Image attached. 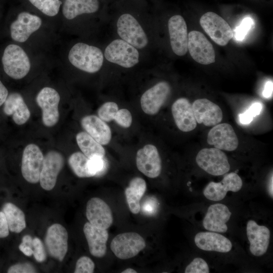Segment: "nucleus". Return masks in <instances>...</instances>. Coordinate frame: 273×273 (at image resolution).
<instances>
[{"label": "nucleus", "mask_w": 273, "mask_h": 273, "mask_svg": "<svg viewBox=\"0 0 273 273\" xmlns=\"http://www.w3.org/2000/svg\"><path fill=\"white\" fill-rule=\"evenodd\" d=\"M68 60L77 69L87 73H94L102 68L104 55L98 47L83 42H78L70 49Z\"/></svg>", "instance_id": "f257e3e1"}, {"label": "nucleus", "mask_w": 273, "mask_h": 273, "mask_svg": "<svg viewBox=\"0 0 273 273\" xmlns=\"http://www.w3.org/2000/svg\"><path fill=\"white\" fill-rule=\"evenodd\" d=\"M2 62L5 73L14 79L24 78L31 67L28 55L21 47L16 44H10L5 48Z\"/></svg>", "instance_id": "f03ea898"}, {"label": "nucleus", "mask_w": 273, "mask_h": 273, "mask_svg": "<svg viewBox=\"0 0 273 273\" xmlns=\"http://www.w3.org/2000/svg\"><path fill=\"white\" fill-rule=\"evenodd\" d=\"M104 56L110 62L129 68L139 63L140 54L136 48L122 39H117L107 46Z\"/></svg>", "instance_id": "7ed1b4c3"}, {"label": "nucleus", "mask_w": 273, "mask_h": 273, "mask_svg": "<svg viewBox=\"0 0 273 273\" xmlns=\"http://www.w3.org/2000/svg\"><path fill=\"white\" fill-rule=\"evenodd\" d=\"M117 31L120 38L136 49L148 43L147 35L137 20L130 14L121 15L117 21Z\"/></svg>", "instance_id": "20e7f679"}, {"label": "nucleus", "mask_w": 273, "mask_h": 273, "mask_svg": "<svg viewBox=\"0 0 273 273\" xmlns=\"http://www.w3.org/2000/svg\"><path fill=\"white\" fill-rule=\"evenodd\" d=\"M145 247L144 239L135 232L119 234L113 239L110 244V249L114 255L123 260L136 256Z\"/></svg>", "instance_id": "39448f33"}, {"label": "nucleus", "mask_w": 273, "mask_h": 273, "mask_svg": "<svg viewBox=\"0 0 273 273\" xmlns=\"http://www.w3.org/2000/svg\"><path fill=\"white\" fill-rule=\"evenodd\" d=\"M200 23L211 39L219 46H226L233 38V30L228 23L215 13L209 12L203 15Z\"/></svg>", "instance_id": "423d86ee"}, {"label": "nucleus", "mask_w": 273, "mask_h": 273, "mask_svg": "<svg viewBox=\"0 0 273 273\" xmlns=\"http://www.w3.org/2000/svg\"><path fill=\"white\" fill-rule=\"evenodd\" d=\"M196 161L201 169L212 175H223L230 169L226 154L216 148L201 150L196 156Z\"/></svg>", "instance_id": "0eeeda50"}, {"label": "nucleus", "mask_w": 273, "mask_h": 273, "mask_svg": "<svg viewBox=\"0 0 273 273\" xmlns=\"http://www.w3.org/2000/svg\"><path fill=\"white\" fill-rule=\"evenodd\" d=\"M60 100L59 93L50 87H44L38 93L36 101L42 110V120L45 126L52 127L58 122Z\"/></svg>", "instance_id": "6e6552de"}, {"label": "nucleus", "mask_w": 273, "mask_h": 273, "mask_svg": "<svg viewBox=\"0 0 273 273\" xmlns=\"http://www.w3.org/2000/svg\"><path fill=\"white\" fill-rule=\"evenodd\" d=\"M171 92L169 84L165 81H160L146 90L140 100L143 112L149 115L158 113Z\"/></svg>", "instance_id": "1a4fd4ad"}, {"label": "nucleus", "mask_w": 273, "mask_h": 273, "mask_svg": "<svg viewBox=\"0 0 273 273\" xmlns=\"http://www.w3.org/2000/svg\"><path fill=\"white\" fill-rule=\"evenodd\" d=\"M44 157L39 148L35 144L28 145L24 149L21 163V172L28 183L39 181Z\"/></svg>", "instance_id": "9d476101"}, {"label": "nucleus", "mask_w": 273, "mask_h": 273, "mask_svg": "<svg viewBox=\"0 0 273 273\" xmlns=\"http://www.w3.org/2000/svg\"><path fill=\"white\" fill-rule=\"evenodd\" d=\"M188 50L192 58L200 64L208 65L215 61L212 44L200 31L193 30L188 34Z\"/></svg>", "instance_id": "9b49d317"}, {"label": "nucleus", "mask_w": 273, "mask_h": 273, "mask_svg": "<svg viewBox=\"0 0 273 273\" xmlns=\"http://www.w3.org/2000/svg\"><path fill=\"white\" fill-rule=\"evenodd\" d=\"M136 165L140 172L149 178L159 176L161 172L162 162L156 146L147 144L140 149L136 152Z\"/></svg>", "instance_id": "f8f14e48"}, {"label": "nucleus", "mask_w": 273, "mask_h": 273, "mask_svg": "<svg viewBox=\"0 0 273 273\" xmlns=\"http://www.w3.org/2000/svg\"><path fill=\"white\" fill-rule=\"evenodd\" d=\"M68 232L61 224L56 223L49 226L44 239L49 255L62 261L68 250Z\"/></svg>", "instance_id": "ddd939ff"}, {"label": "nucleus", "mask_w": 273, "mask_h": 273, "mask_svg": "<svg viewBox=\"0 0 273 273\" xmlns=\"http://www.w3.org/2000/svg\"><path fill=\"white\" fill-rule=\"evenodd\" d=\"M64 159L58 152L51 151L44 157L39 182L42 189L52 190L56 185L59 173L63 167Z\"/></svg>", "instance_id": "4468645a"}, {"label": "nucleus", "mask_w": 273, "mask_h": 273, "mask_svg": "<svg viewBox=\"0 0 273 273\" xmlns=\"http://www.w3.org/2000/svg\"><path fill=\"white\" fill-rule=\"evenodd\" d=\"M207 142L217 149L228 151L235 150L239 140L232 125L223 123L214 126L209 131Z\"/></svg>", "instance_id": "2eb2a0df"}, {"label": "nucleus", "mask_w": 273, "mask_h": 273, "mask_svg": "<svg viewBox=\"0 0 273 273\" xmlns=\"http://www.w3.org/2000/svg\"><path fill=\"white\" fill-rule=\"evenodd\" d=\"M41 24L42 20L38 16L27 12H21L10 25L11 36L16 41L24 42L39 29Z\"/></svg>", "instance_id": "dca6fc26"}, {"label": "nucleus", "mask_w": 273, "mask_h": 273, "mask_svg": "<svg viewBox=\"0 0 273 273\" xmlns=\"http://www.w3.org/2000/svg\"><path fill=\"white\" fill-rule=\"evenodd\" d=\"M242 186L243 181L240 176L235 172H231L220 182H210L204 189L203 194L209 200L219 201L224 198L229 191L238 192Z\"/></svg>", "instance_id": "f3484780"}, {"label": "nucleus", "mask_w": 273, "mask_h": 273, "mask_svg": "<svg viewBox=\"0 0 273 273\" xmlns=\"http://www.w3.org/2000/svg\"><path fill=\"white\" fill-rule=\"evenodd\" d=\"M86 216L89 223L102 229L107 230L113 221L111 208L104 200L98 197L92 198L87 201Z\"/></svg>", "instance_id": "a211bd4d"}, {"label": "nucleus", "mask_w": 273, "mask_h": 273, "mask_svg": "<svg viewBox=\"0 0 273 273\" xmlns=\"http://www.w3.org/2000/svg\"><path fill=\"white\" fill-rule=\"evenodd\" d=\"M171 49L177 56H183L188 51V33L184 18L179 15L170 17L168 22Z\"/></svg>", "instance_id": "6ab92c4d"}, {"label": "nucleus", "mask_w": 273, "mask_h": 273, "mask_svg": "<svg viewBox=\"0 0 273 273\" xmlns=\"http://www.w3.org/2000/svg\"><path fill=\"white\" fill-rule=\"evenodd\" d=\"M246 233L250 243L251 253L255 256L264 254L269 244V230L264 225L258 224L253 220H249L247 223Z\"/></svg>", "instance_id": "aec40b11"}, {"label": "nucleus", "mask_w": 273, "mask_h": 273, "mask_svg": "<svg viewBox=\"0 0 273 273\" xmlns=\"http://www.w3.org/2000/svg\"><path fill=\"white\" fill-rule=\"evenodd\" d=\"M171 113L177 128L183 132H189L197 124L192 104L185 98L177 99L172 105Z\"/></svg>", "instance_id": "412c9836"}, {"label": "nucleus", "mask_w": 273, "mask_h": 273, "mask_svg": "<svg viewBox=\"0 0 273 273\" xmlns=\"http://www.w3.org/2000/svg\"><path fill=\"white\" fill-rule=\"evenodd\" d=\"M195 117L197 123L211 126L219 124L222 120L221 108L207 99H199L192 104Z\"/></svg>", "instance_id": "4be33fe9"}, {"label": "nucleus", "mask_w": 273, "mask_h": 273, "mask_svg": "<svg viewBox=\"0 0 273 273\" xmlns=\"http://www.w3.org/2000/svg\"><path fill=\"white\" fill-rule=\"evenodd\" d=\"M232 213L228 207L221 203L210 205L203 220L204 228L208 231L216 233H225L228 231L226 222Z\"/></svg>", "instance_id": "5701e85b"}, {"label": "nucleus", "mask_w": 273, "mask_h": 273, "mask_svg": "<svg viewBox=\"0 0 273 273\" xmlns=\"http://www.w3.org/2000/svg\"><path fill=\"white\" fill-rule=\"evenodd\" d=\"M194 241L197 247L205 251L226 253L232 248V244L229 239L214 232L198 233Z\"/></svg>", "instance_id": "b1692460"}, {"label": "nucleus", "mask_w": 273, "mask_h": 273, "mask_svg": "<svg viewBox=\"0 0 273 273\" xmlns=\"http://www.w3.org/2000/svg\"><path fill=\"white\" fill-rule=\"evenodd\" d=\"M83 233L90 253L96 257H104L106 253V244L109 237L107 230L98 228L87 222L83 226Z\"/></svg>", "instance_id": "393cba45"}, {"label": "nucleus", "mask_w": 273, "mask_h": 273, "mask_svg": "<svg viewBox=\"0 0 273 273\" xmlns=\"http://www.w3.org/2000/svg\"><path fill=\"white\" fill-rule=\"evenodd\" d=\"M81 125L85 131L102 145L109 144L112 132L109 125L98 116L89 115L83 117Z\"/></svg>", "instance_id": "a878e982"}, {"label": "nucleus", "mask_w": 273, "mask_h": 273, "mask_svg": "<svg viewBox=\"0 0 273 273\" xmlns=\"http://www.w3.org/2000/svg\"><path fill=\"white\" fill-rule=\"evenodd\" d=\"M4 112L7 115H13V119L18 125L26 123L30 116V112L22 96L18 93L8 96L4 102Z\"/></svg>", "instance_id": "bb28decb"}, {"label": "nucleus", "mask_w": 273, "mask_h": 273, "mask_svg": "<svg viewBox=\"0 0 273 273\" xmlns=\"http://www.w3.org/2000/svg\"><path fill=\"white\" fill-rule=\"evenodd\" d=\"M147 189L145 180L140 177L131 179L124 191L126 200L130 211L133 214L139 213L141 209L140 201Z\"/></svg>", "instance_id": "cd10ccee"}, {"label": "nucleus", "mask_w": 273, "mask_h": 273, "mask_svg": "<svg viewBox=\"0 0 273 273\" xmlns=\"http://www.w3.org/2000/svg\"><path fill=\"white\" fill-rule=\"evenodd\" d=\"M99 8L98 0H65L62 13L66 19L72 20L83 14L95 13Z\"/></svg>", "instance_id": "c85d7f7f"}, {"label": "nucleus", "mask_w": 273, "mask_h": 273, "mask_svg": "<svg viewBox=\"0 0 273 273\" xmlns=\"http://www.w3.org/2000/svg\"><path fill=\"white\" fill-rule=\"evenodd\" d=\"M2 211L4 213L9 231L20 233L26 228L24 212L15 204L9 202L5 204Z\"/></svg>", "instance_id": "c756f323"}, {"label": "nucleus", "mask_w": 273, "mask_h": 273, "mask_svg": "<svg viewBox=\"0 0 273 273\" xmlns=\"http://www.w3.org/2000/svg\"><path fill=\"white\" fill-rule=\"evenodd\" d=\"M76 140L82 153L88 158L95 156L104 157L105 150L104 147L86 132L78 133Z\"/></svg>", "instance_id": "7c9ffc66"}, {"label": "nucleus", "mask_w": 273, "mask_h": 273, "mask_svg": "<svg viewBox=\"0 0 273 273\" xmlns=\"http://www.w3.org/2000/svg\"><path fill=\"white\" fill-rule=\"evenodd\" d=\"M88 158L80 152L72 154L68 159V164L74 174L80 178L90 177L92 175L87 169Z\"/></svg>", "instance_id": "2f4dec72"}, {"label": "nucleus", "mask_w": 273, "mask_h": 273, "mask_svg": "<svg viewBox=\"0 0 273 273\" xmlns=\"http://www.w3.org/2000/svg\"><path fill=\"white\" fill-rule=\"evenodd\" d=\"M44 14L53 17L59 12L62 2L60 0H29Z\"/></svg>", "instance_id": "473e14b6"}, {"label": "nucleus", "mask_w": 273, "mask_h": 273, "mask_svg": "<svg viewBox=\"0 0 273 273\" xmlns=\"http://www.w3.org/2000/svg\"><path fill=\"white\" fill-rule=\"evenodd\" d=\"M118 108V105L114 102H105L98 110V117L105 122H109L113 120Z\"/></svg>", "instance_id": "72a5a7b5"}, {"label": "nucleus", "mask_w": 273, "mask_h": 273, "mask_svg": "<svg viewBox=\"0 0 273 273\" xmlns=\"http://www.w3.org/2000/svg\"><path fill=\"white\" fill-rule=\"evenodd\" d=\"M87 166L92 177L100 176L104 173L107 168V164L104 157L100 156L88 158Z\"/></svg>", "instance_id": "f704fd0d"}, {"label": "nucleus", "mask_w": 273, "mask_h": 273, "mask_svg": "<svg viewBox=\"0 0 273 273\" xmlns=\"http://www.w3.org/2000/svg\"><path fill=\"white\" fill-rule=\"evenodd\" d=\"M262 106L258 102L252 104L244 113L239 114L240 122L242 124H248L251 123L253 118L258 115L262 110Z\"/></svg>", "instance_id": "c9c22d12"}, {"label": "nucleus", "mask_w": 273, "mask_h": 273, "mask_svg": "<svg viewBox=\"0 0 273 273\" xmlns=\"http://www.w3.org/2000/svg\"><path fill=\"white\" fill-rule=\"evenodd\" d=\"M253 25L254 21L251 18H244L240 24L233 31V37L238 41L242 40Z\"/></svg>", "instance_id": "e433bc0d"}, {"label": "nucleus", "mask_w": 273, "mask_h": 273, "mask_svg": "<svg viewBox=\"0 0 273 273\" xmlns=\"http://www.w3.org/2000/svg\"><path fill=\"white\" fill-rule=\"evenodd\" d=\"M185 273H208L209 268L207 262L202 258L197 257L187 265Z\"/></svg>", "instance_id": "4c0bfd02"}, {"label": "nucleus", "mask_w": 273, "mask_h": 273, "mask_svg": "<svg viewBox=\"0 0 273 273\" xmlns=\"http://www.w3.org/2000/svg\"><path fill=\"white\" fill-rule=\"evenodd\" d=\"M95 265L93 261L88 257L83 256L77 261L75 265V273H92L94 271Z\"/></svg>", "instance_id": "58836bf2"}, {"label": "nucleus", "mask_w": 273, "mask_h": 273, "mask_svg": "<svg viewBox=\"0 0 273 273\" xmlns=\"http://www.w3.org/2000/svg\"><path fill=\"white\" fill-rule=\"evenodd\" d=\"M113 120L120 126L128 128L132 123V115L128 109L122 108L118 110Z\"/></svg>", "instance_id": "ea45409f"}, {"label": "nucleus", "mask_w": 273, "mask_h": 273, "mask_svg": "<svg viewBox=\"0 0 273 273\" xmlns=\"http://www.w3.org/2000/svg\"><path fill=\"white\" fill-rule=\"evenodd\" d=\"M33 255L38 262H42L46 259L47 255L45 248L41 240L35 237L33 239Z\"/></svg>", "instance_id": "a19ab883"}, {"label": "nucleus", "mask_w": 273, "mask_h": 273, "mask_svg": "<svg viewBox=\"0 0 273 273\" xmlns=\"http://www.w3.org/2000/svg\"><path fill=\"white\" fill-rule=\"evenodd\" d=\"M8 273H34L36 272L35 267L29 263H17L10 266Z\"/></svg>", "instance_id": "79ce46f5"}, {"label": "nucleus", "mask_w": 273, "mask_h": 273, "mask_svg": "<svg viewBox=\"0 0 273 273\" xmlns=\"http://www.w3.org/2000/svg\"><path fill=\"white\" fill-rule=\"evenodd\" d=\"M157 210V202L153 198H148L143 205V211L147 214L152 215L154 214Z\"/></svg>", "instance_id": "37998d69"}, {"label": "nucleus", "mask_w": 273, "mask_h": 273, "mask_svg": "<svg viewBox=\"0 0 273 273\" xmlns=\"http://www.w3.org/2000/svg\"><path fill=\"white\" fill-rule=\"evenodd\" d=\"M9 229L4 213L0 211V238L7 237L9 234Z\"/></svg>", "instance_id": "c03bdc74"}, {"label": "nucleus", "mask_w": 273, "mask_h": 273, "mask_svg": "<svg viewBox=\"0 0 273 273\" xmlns=\"http://www.w3.org/2000/svg\"><path fill=\"white\" fill-rule=\"evenodd\" d=\"M273 83L272 81H267L264 85L262 92L263 96L265 98H269L272 95Z\"/></svg>", "instance_id": "a18cd8bd"}, {"label": "nucleus", "mask_w": 273, "mask_h": 273, "mask_svg": "<svg viewBox=\"0 0 273 273\" xmlns=\"http://www.w3.org/2000/svg\"><path fill=\"white\" fill-rule=\"evenodd\" d=\"M8 96V90L6 87L0 80V106L4 103Z\"/></svg>", "instance_id": "49530a36"}, {"label": "nucleus", "mask_w": 273, "mask_h": 273, "mask_svg": "<svg viewBox=\"0 0 273 273\" xmlns=\"http://www.w3.org/2000/svg\"><path fill=\"white\" fill-rule=\"evenodd\" d=\"M19 249L26 256H30L33 255V249L22 243L19 245Z\"/></svg>", "instance_id": "de8ad7c7"}, {"label": "nucleus", "mask_w": 273, "mask_h": 273, "mask_svg": "<svg viewBox=\"0 0 273 273\" xmlns=\"http://www.w3.org/2000/svg\"><path fill=\"white\" fill-rule=\"evenodd\" d=\"M33 238L29 235L24 236L22 239V243L32 248H33Z\"/></svg>", "instance_id": "09e8293b"}, {"label": "nucleus", "mask_w": 273, "mask_h": 273, "mask_svg": "<svg viewBox=\"0 0 273 273\" xmlns=\"http://www.w3.org/2000/svg\"><path fill=\"white\" fill-rule=\"evenodd\" d=\"M273 177H272V173H271V176L269 179V181L268 184V193L270 196V197L272 198H273Z\"/></svg>", "instance_id": "8fccbe9b"}, {"label": "nucleus", "mask_w": 273, "mask_h": 273, "mask_svg": "<svg viewBox=\"0 0 273 273\" xmlns=\"http://www.w3.org/2000/svg\"><path fill=\"white\" fill-rule=\"evenodd\" d=\"M121 272L122 273H136L137 272V271L133 268H127L124 269V270H123Z\"/></svg>", "instance_id": "3c124183"}]
</instances>
